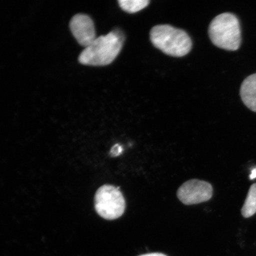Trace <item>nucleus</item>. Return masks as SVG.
<instances>
[{"instance_id": "1", "label": "nucleus", "mask_w": 256, "mask_h": 256, "mask_svg": "<svg viewBox=\"0 0 256 256\" xmlns=\"http://www.w3.org/2000/svg\"><path fill=\"white\" fill-rule=\"evenodd\" d=\"M124 41V34L120 30L112 31L105 36L96 38L80 54L78 62L87 66L108 65L119 55Z\"/></svg>"}, {"instance_id": "2", "label": "nucleus", "mask_w": 256, "mask_h": 256, "mask_svg": "<svg viewBox=\"0 0 256 256\" xmlns=\"http://www.w3.org/2000/svg\"><path fill=\"white\" fill-rule=\"evenodd\" d=\"M153 46L167 55L182 57L187 55L192 42L186 32L168 24L158 25L150 32Z\"/></svg>"}, {"instance_id": "3", "label": "nucleus", "mask_w": 256, "mask_h": 256, "mask_svg": "<svg viewBox=\"0 0 256 256\" xmlns=\"http://www.w3.org/2000/svg\"><path fill=\"white\" fill-rule=\"evenodd\" d=\"M209 35L216 46L228 50H238L242 42L238 18L228 12L217 16L210 25Z\"/></svg>"}, {"instance_id": "4", "label": "nucleus", "mask_w": 256, "mask_h": 256, "mask_svg": "<svg viewBox=\"0 0 256 256\" xmlns=\"http://www.w3.org/2000/svg\"><path fill=\"white\" fill-rule=\"evenodd\" d=\"M94 208L96 212L103 218L114 220L122 216L126 202L119 188L105 184L96 192Z\"/></svg>"}, {"instance_id": "5", "label": "nucleus", "mask_w": 256, "mask_h": 256, "mask_svg": "<svg viewBox=\"0 0 256 256\" xmlns=\"http://www.w3.org/2000/svg\"><path fill=\"white\" fill-rule=\"evenodd\" d=\"M212 194V186L207 182L197 179L185 182L177 192L178 200L186 206L204 202L210 200Z\"/></svg>"}, {"instance_id": "6", "label": "nucleus", "mask_w": 256, "mask_h": 256, "mask_svg": "<svg viewBox=\"0 0 256 256\" xmlns=\"http://www.w3.org/2000/svg\"><path fill=\"white\" fill-rule=\"evenodd\" d=\"M74 36L82 46L88 47L96 39L94 22L89 16L78 14L70 22Z\"/></svg>"}, {"instance_id": "7", "label": "nucleus", "mask_w": 256, "mask_h": 256, "mask_svg": "<svg viewBox=\"0 0 256 256\" xmlns=\"http://www.w3.org/2000/svg\"><path fill=\"white\" fill-rule=\"evenodd\" d=\"M240 95L246 106L256 112V74L248 76L243 82Z\"/></svg>"}, {"instance_id": "8", "label": "nucleus", "mask_w": 256, "mask_h": 256, "mask_svg": "<svg viewBox=\"0 0 256 256\" xmlns=\"http://www.w3.org/2000/svg\"><path fill=\"white\" fill-rule=\"evenodd\" d=\"M242 212L244 218L251 217L256 213V184L250 188Z\"/></svg>"}, {"instance_id": "9", "label": "nucleus", "mask_w": 256, "mask_h": 256, "mask_svg": "<svg viewBox=\"0 0 256 256\" xmlns=\"http://www.w3.org/2000/svg\"><path fill=\"white\" fill-rule=\"evenodd\" d=\"M120 7L124 12L129 14H134L148 6V0H120Z\"/></svg>"}, {"instance_id": "10", "label": "nucleus", "mask_w": 256, "mask_h": 256, "mask_svg": "<svg viewBox=\"0 0 256 256\" xmlns=\"http://www.w3.org/2000/svg\"><path fill=\"white\" fill-rule=\"evenodd\" d=\"M122 152L123 148H122V146L119 144H116V145L112 147L110 154L112 156H120Z\"/></svg>"}, {"instance_id": "11", "label": "nucleus", "mask_w": 256, "mask_h": 256, "mask_svg": "<svg viewBox=\"0 0 256 256\" xmlns=\"http://www.w3.org/2000/svg\"><path fill=\"white\" fill-rule=\"evenodd\" d=\"M139 256H166L164 254H160V252H154V254H143V255H140Z\"/></svg>"}, {"instance_id": "12", "label": "nucleus", "mask_w": 256, "mask_h": 256, "mask_svg": "<svg viewBox=\"0 0 256 256\" xmlns=\"http://www.w3.org/2000/svg\"><path fill=\"white\" fill-rule=\"evenodd\" d=\"M256 178V168L252 169L250 175V180H254Z\"/></svg>"}]
</instances>
